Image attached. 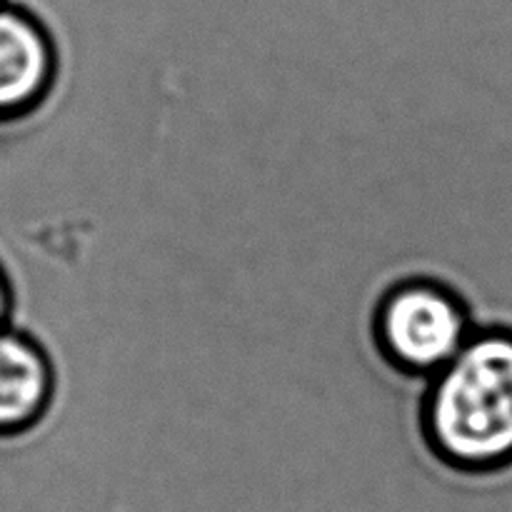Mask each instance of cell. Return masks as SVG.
Returning <instances> with one entry per match:
<instances>
[{
  "label": "cell",
  "instance_id": "1",
  "mask_svg": "<svg viewBox=\"0 0 512 512\" xmlns=\"http://www.w3.org/2000/svg\"><path fill=\"white\" fill-rule=\"evenodd\" d=\"M420 433L440 465L485 478L512 465V330L475 325L448 365L425 380Z\"/></svg>",
  "mask_w": 512,
  "mask_h": 512
},
{
  "label": "cell",
  "instance_id": "2",
  "mask_svg": "<svg viewBox=\"0 0 512 512\" xmlns=\"http://www.w3.org/2000/svg\"><path fill=\"white\" fill-rule=\"evenodd\" d=\"M475 315L448 280L405 278L380 295L370 335L380 358L410 380H428L473 335Z\"/></svg>",
  "mask_w": 512,
  "mask_h": 512
},
{
  "label": "cell",
  "instance_id": "3",
  "mask_svg": "<svg viewBox=\"0 0 512 512\" xmlns=\"http://www.w3.org/2000/svg\"><path fill=\"white\" fill-rule=\"evenodd\" d=\"M58 70L48 23L25 3L0 0V125H20L43 110Z\"/></svg>",
  "mask_w": 512,
  "mask_h": 512
},
{
  "label": "cell",
  "instance_id": "4",
  "mask_svg": "<svg viewBox=\"0 0 512 512\" xmlns=\"http://www.w3.org/2000/svg\"><path fill=\"white\" fill-rule=\"evenodd\" d=\"M58 375L48 348L20 325L0 330V440L33 433L50 415Z\"/></svg>",
  "mask_w": 512,
  "mask_h": 512
},
{
  "label": "cell",
  "instance_id": "5",
  "mask_svg": "<svg viewBox=\"0 0 512 512\" xmlns=\"http://www.w3.org/2000/svg\"><path fill=\"white\" fill-rule=\"evenodd\" d=\"M15 323V285L8 265L0 260V330Z\"/></svg>",
  "mask_w": 512,
  "mask_h": 512
}]
</instances>
